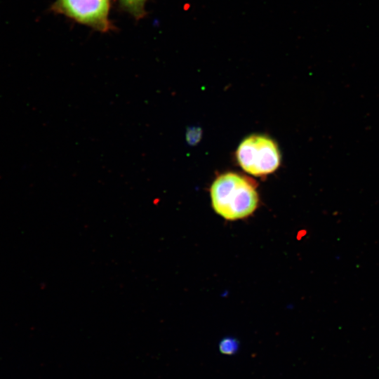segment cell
Segmentation results:
<instances>
[{"label":"cell","mask_w":379,"mask_h":379,"mask_svg":"<svg viewBox=\"0 0 379 379\" xmlns=\"http://www.w3.org/2000/svg\"><path fill=\"white\" fill-rule=\"evenodd\" d=\"M215 212L227 220H237L251 215L259 201L255 186L248 178L235 173L218 176L211 190Z\"/></svg>","instance_id":"6da1fadb"},{"label":"cell","mask_w":379,"mask_h":379,"mask_svg":"<svg viewBox=\"0 0 379 379\" xmlns=\"http://www.w3.org/2000/svg\"><path fill=\"white\" fill-rule=\"evenodd\" d=\"M240 166L255 176L270 174L277 169L280 154L274 140L267 136L253 135L245 138L237 150Z\"/></svg>","instance_id":"7a4b0ae2"},{"label":"cell","mask_w":379,"mask_h":379,"mask_svg":"<svg viewBox=\"0 0 379 379\" xmlns=\"http://www.w3.org/2000/svg\"><path fill=\"white\" fill-rule=\"evenodd\" d=\"M52 10L101 32L110 28L109 0H56Z\"/></svg>","instance_id":"3957f363"},{"label":"cell","mask_w":379,"mask_h":379,"mask_svg":"<svg viewBox=\"0 0 379 379\" xmlns=\"http://www.w3.org/2000/svg\"><path fill=\"white\" fill-rule=\"evenodd\" d=\"M122 7L136 18L143 17L146 0H119Z\"/></svg>","instance_id":"277c9868"},{"label":"cell","mask_w":379,"mask_h":379,"mask_svg":"<svg viewBox=\"0 0 379 379\" xmlns=\"http://www.w3.org/2000/svg\"><path fill=\"white\" fill-rule=\"evenodd\" d=\"M238 348V343L234 338H226L220 343V350L225 354L234 353Z\"/></svg>","instance_id":"5b68a950"},{"label":"cell","mask_w":379,"mask_h":379,"mask_svg":"<svg viewBox=\"0 0 379 379\" xmlns=\"http://www.w3.org/2000/svg\"><path fill=\"white\" fill-rule=\"evenodd\" d=\"M201 132L199 128H189L186 133V140L190 145H195L200 139Z\"/></svg>","instance_id":"8992f818"}]
</instances>
